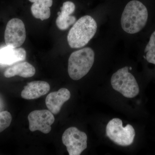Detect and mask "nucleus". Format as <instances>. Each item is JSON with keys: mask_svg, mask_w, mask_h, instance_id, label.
Wrapping results in <instances>:
<instances>
[{"mask_svg": "<svg viewBox=\"0 0 155 155\" xmlns=\"http://www.w3.org/2000/svg\"><path fill=\"white\" fill-rule=\"evenodd\" d=\"M62 139L69 155H80L87 147V136L76 127H70L65 130Z\"/></svg>", "mask_w": 155, "mask_h": 155, "instance_id": "nucleus-6", "label": "nucleus"}, {"mask_svg": "<svg viewBox=\"0 0 155 155\" xmlns=\"http://www.w3.org/2000/svg\"><path fill=\"white\" fill-rule=\"evenodd\" d=\"M106 134L112 141L122 146H127L133 143L135 132L132 125L128 124L123 127L122 120L114 118L106 127Z\"/></svg>", "mask_w": 155, "mask_h": 155, "instance_id": "nucleus-5", "label": "nucleus"}, {"mask_svg": "<svg viewBox=\"0 0 155 155\" xmlns=\"http://www.w3.org/2000/svg\"><path fill=\"white\" fill-rule=\"evenodd\" d=\"M125 67L115 72L111 79L112 87L125 97L132 98L138 94L139 87L135 78Z\"/></svg>", "mask_w": 155, "mask_h": 155, "instance_id": "nucleus-4", "label": "nucleus"}, {"mask_svg": "<svg viewBox=\"0 0 155 155\" xmlns=\"http://www.w3.org/2000/svg\"><path fill=\"white\" fill-rule=\"evenodd\" d=\"M144 51L146 53L147 61L149 63L155 65V31L151 35Z\"/></svg>", "mask_w": 155, "mask_h": 155, "instance_id": "nucleus-15", "label": "nucleus"}, {"mask_svg": "<svg viewBox=\"0 0 155 155\" xmlns=\"http://www.w3.org/2000/svg\"><path fill=\"white\" fill-rule=\"evenodd\" d=\"M50 90V86L45 81H33L25 85L21 92L22 98L26 100L35 99L46 94Z\"/></svg>", "mask_w": 155, "mask_h": 155, "instance_id": "nucleus-11", "label": "nucleus"}, {"mask_svg": "<svg viewBox=\"0 0 155 155\" xmlns=\"http://www.w3.org/2000/svg\"><path fill=\"white\" fill-rule=\"evenodd\" d=\"M97 24L91 16L81 17L69 30L67 41L72 48H80L88 44L96 32Z\"/></svg>", "mask_w": 155, "mask_h": 155, "instance_id": "nucleus-2", "label": "nucleus"}, {"mask_svg": "<svg viewBox=\"0 0 155 155\" xmlns=\"http://www.w3.org/2000/svg\"><path fill=\"white\" fill-rule=\"evenodd\" d=\"M11 114L7 111L0 112V133L9 127L12 122Z\"/></svg>", "mask_w": 155, "mask_h": 155, "instance_id": "nucleus-16", "label": "nucleus"}, {"mask_svg": "<svg viewBox=\"0 0 155 155\" xmlns=\"http://www.w3.org/2000/svg\"><path fill=\"white\" fill-rule=\"evenodd\" d=\"M26 52L22 48L8 46L0 50V63L10 65L25 60Z\"/></svg>", "mask_w": 155, "mask_h": 155, "instance_id": "nucleus-12", "label": "nucleus"}, {"mask_svg": "<svg viewBox=\"0 0 155 155\" xmlns=\"http://www.w3.org/2000/svg\"><path fill=\"white\" fill-rule=\"evenodd\" d=\"M71 94L66 88L60 89L58 91L51 93L46 97V105L54 115L60 113L63 104L70 99Z\"/></svg>", "mask_w": 155, "mask_h": 155, "instance_id": "nucleus-9", "label": "nucleus"}, {"mask_svg": "<svg viewBox=\"0 0 155 155\" xmlns=\"http://www.w3.org/2000/svg\"><path fill=\"white\" fill-rule=\"evenodd\" d=\"M95 54L92 49L85 48L72 53L68 60L69 77L78 80L88 73L94 63Z\"/></svg>", "mask_w": 155, "mask_h": 155, "instance_id": "nucleus-3", "label": "nucleus"}, {"mask_svg": "<svg viewBox=\"0 0 155 155\" xmlns=\"http://www.w3.org/2000/svg\"><path fill=\"white\" fill-rule=\"evenodd\" d=\"M148 17L146 6L140 1L133 0L127 3L122 13L121 26L127 33H138L145 26Z\"/></svg>", "mask_w": 155, "mask_h": 155, "instance_id": "nucleus-1", "label": "nucleus"}, {"mask_svg": "<svg viewBox=\"0 0 155 155\" xmlns=\"http://www.w3.org/2000/svg\"><path fill=\"white\" fill-rule=\"evenodd\" d=\"M35 73V69L27 62L17 63L9 67L4 72V76L7 78L18 75L23 78L32 77Z\"/></svg>", "mask_w": 155, "mask_h": 155, "instance_id": "nucleus-13", "label": "nucleus"}, {"mask_svg": "<svg viewBox=\"0 0 155 155\" xmlns=\"http://www.w3.org/2000/svg\"><path fill=\"white\" fill-rule=\"evenodd\" d=\"M33 3L31 10L32 15L38 19L44 20L51 16V9L53 0H28Z\"/></svg>", "mask_w": 155, "mask_h": 155, "instance_id": "nucleus-14", "label": "nucleus"}, {"mask_svg": "<svg viewBox=\"0 0 155 155\" xmlns=\"http://www.w3.org/2000/svg\"><path fill=\"white\" fill-rule=\"evenodd\" d=\"M75 9V4L72 2L67 1L63 3L61 12H58V17L56 21V25L60 30L68 29L69 26L76 22V17L71 16L74 13Z\"/></svg>", "mask_w": 155, "mask_h": 155, "instance_id": "nucleus-10", "label": "nucleus"}, {"mask_svg": "<svg viewBox=\"0 0 155 155\" xmlns=\"http://www.w3.org/2000/svg\"><path fill=\"white\" fill-rule=\"evenodd\" d=\"M28 119L31 131L39 130L44 134L49 133L51 130V126L55 121L52 113L46 110H37L31 112Z\"/></svg>", "mask_w": 155, "mask_h": 155, "instance_id": "nucleus-8", "label": "nucleus"}, {"mask_svg": "<svg viewBox=\"0 0 155 155\" xmlns=\"http://www.w3.org/2000/svg\"><path fill=\"white\" fill-rule=\"evenodd\" d=\"M26 31L25 25L21 19L13 18L7 23L5 32L6 45L14 48H19L25 41Z\"/></svg>", "mask_w": 155, "mask_h": 155, "instance_id": "nucleus-7", "label": "nucleus"}]
</instances>
